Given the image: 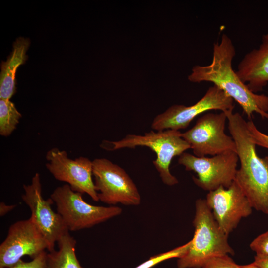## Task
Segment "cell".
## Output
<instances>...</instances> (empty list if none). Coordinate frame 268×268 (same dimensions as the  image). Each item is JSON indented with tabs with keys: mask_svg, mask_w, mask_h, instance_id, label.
<instances>
[{
	"mask_svg": "<svg viewBox=\"0 0 268 268\" xmlns=\"http://www.w3.org/2000/svg\"><path fill=\"white\" fill-rule=\"evenodd\" d=\"M205 200L219 227L227 236L243 218L251 214L253 209L235 181L228 188L221 186L209 192Z\"/></svg>",
	"mask_w": 268,
	"mask_h": 268,
	"instance_id": "obj_13",
	"label": "cell"
},
{
	"mask_svg": "<svg viewBox=\"0 0 268 268\" xmlns=\"http://www.w3.org/2000/svg\"><path fill=\"white\" fill-rule=\"evenodd\" d=\"M23 189L22 199L30 208V217L47 240L48 250L51 252L60 238L69 231L60 215L52 209V199H44L38 173L32 177L30 184L23 185Z\"/></svg>",
	"mask_w": 268,
	"mask_h": 268,
	"instance_id": "obj_12",
	"label": "cell"
},
{
	"mask_svg": "<svg viewBox=\"0 0 268 268\" xmlns=\"http://www.w3.org/2000/svg\"><path fill=\"white\" fill-rule=\"evenodd\" d=\"M253 262L259 268H268V258L255 256Z\"/></svg>",
	"mask_w": 268,
	"mask_h": 268,
	"instance_id": "obj_23",
	"label": "cell"
},
{
	"mask_svg": "<svg viewBox=\"0 0 268 268\" xmlns=\"http://www.w3.org/2000/svg\"><path fill=\"white\" fill-rule=\"evenodd\" d=\"M226 120L224 112L206 113L198 118L192 128L181 133V136L197 157L236 152L235 141L224 131Z\"/></svg>",
	"mask_w": 268,
	"mask_h": 268,
	"instance_id": "obj_8",
	"label": "cell"
},
{
	"mask_svg": "<svg viewBox=\"0 0 268 268\" xmlns=\"http://www.w3.org/2000/svg\"><path fill=\"white\" fill-rule=\"evenodd\" d=\"M235 54L231 39L223 34L220 40L213 45L211 63L194 66L188 80L213 83L239 104L249 120L254 113L268 120V96L253 92L239 77L232 66Z\"/></svg>",
	"mask_w": 268,
	"mask_h": 268,
	"instance_id": "obj_1",
	"label": "cell"
},
{
	"mask_svg": "<svg viewBox=\"0 0 268 268\" xmlns=\"http://www.w3.org/2000/svg\"><path fill=\"white\" fill-rule=\"evenodd\" d=\"M46 167L57 180L67 183L74 191L86 193L95 201H99L92 178V161L85 157L68 158L67 152L57 148L46 155Z\"/></svg>",
	"mask_w": 268,
	"mask_h": 268,
	"instance_id": "obj_10",
	"label": "cell"
},
{
	"mask_svg": "<svg viewBox=\"0 0 268 268\" xmlns=\"http://www.w3.org/2000/svg\"><path fill=\"white\" fill-rule=\"evenodd\" d=\"M94 184L99 200L111 206H137L141 196L124 169L104 158L92 161Z\"/></svg>",
	"mask_w": 268,
	"mask_h": 268,
	"instance_id": "obj_6",
	"label": "cell"
},
{
	"mask_svg": "<svg viewBox=\"0 0 268 268\" xmlns=\"http://www.w3.org/2000/svg\"><path fill=\"white\" fill-rule=\"evenodd\" d=\"M250 248L256 256L268 258V230L256 237L251 242Z\"/></svg>",
	"mask_w": 268,
	"mask_h": 268,
	"instance_id": "obj_19",
	"label": "cell"
},
{
	"mask_svg": "<svg viewBox=\"0 0 268 268\" xmlns=\"http://www.w3.org/2000/svg\"><path fill=\"white\" fill-rule=\"evenodd\" d=\"M16 205H7L3 202L0 203V216H3L12 210Z\"/></svg>",
	"mask_w": 268,
	"mask_h": 268,
	"instance_id": "obj_24",
	"label": "cell"
},
{
	"mask_svg": "<svg viewBox=\"0 0 268 268\" xmlns=\"http://www.w3.org/2000/svg\"><path fill=\"white\" fill-rule=\"evenodd\" d=\"M30 44L28 38L19 37L13 44L12 52L1 64L0 99L10 100L16 92V73L28 59L26 53Z\"/></svg>",
	"mask_w": 268,
	"mask_h": 268,
	"instance_id": "obj_15",
	"label": "cell"
},
{
	"mask_svg": "<svg viewBox=\"0 0 268 268\" xmlns=\"http://www.w3.org/2000/svg\"><path fill=\"white\" fill-rule=\"evenodd\" d=\"M48 249V243L31 217L12 224L0 245V268L11 267L24 256L32 259Z\"/></svg>",
	"mask_w": 268,
	"mask_h": 268,
	"instance_id": "obj_11",
	"label": "cell"
},
{
	"mask_svg": "<svg viewBox=\"0 0 268 268\" xmlns=\"http://www.w3.org/2000/svg\"><path fill=\"white\" fill-rule=\"evenodd\" d=\"M195 210L194 234L188 251L177 260L178 268H202L213 257L235 253L205 199L197 200Z\"/></svg>",
	"mask_w": 268,
	"mask_h": 268,
	"instance_id": "obj_3",
	"label": "cell"
},
{
	"mask_svg": "<svg viewBox=\"0 0 268 268\" xmlns=\"http://www.w3.org/2000/svg\"><path fill=\"white\" fill-rule=\"evenodd\" d=\"M50 198L68 231L90 228L118 216L122 212L117 206L93 205L84 201L82 194L74 191L67 184L57 187Z\"/></svg>",
	"mask_w": 268,
	"mask_h": 268,
	"instance_id": "obj_5",
	"label": "cell"
},
{
	"mask_svg": "<svg viewBox=\"0 0 268 268\" xmlns=\"http://www.w3.org/2000/svg\"><path fill=\"white\" fill-rule=\"evenodd\" d=\"M47 253L45 251L29 262L20 259L14 265L2 268H47Z\"/></svg>",
	"mask_w": 268,
	"mask_h": 268,
	"instance_id": "obj_21",
	"label": "cell"
},
{
	"mask_svg": "<svg viewBox=\"0 0 268 268\" xmlns=\"http://www.w3.org/2000/svg\"><path fill=\"white\" fill-rule=\"evenodd\" d=\"M224 112L240 163L234 181L253 208L268 216V156L260 157L249 135L247 122L238 112Z\"/></svg>",
	"mask_w": 268,
	"mask_h": 268,
	"instance_id": "obj_2",
	"label": "cell"
},
{
	"mask_svg": "<svg viewBox=\"0 0 268 268\" xmlns=\"http://www.w3.org/2000/svg\"><path fill=\"white\" fill-rule=\"evenodd\" d=\"M247 124L249 135L255 144L268 149V135L258 130L251 120L247 122Z\"/></svg>",
	"mask_w": 268,
	"mask_h": 268,
	"instance_id": "obj_22",
	"label": "cell"
},
{
	"mask_svg": "<svg viewBox=\"0 0 268 268\" xmlns=\"http://www.w3.org/2000/svg\"><path fill=\"white\" fill-rule=\"evenodd\" d=\"M21 113L10 100L0 99V134L7 137L16 129Z\"/></svg>",
	"mask_w": 268,
	"mask_h": 268,
	"instance_id": "obj_17",
	"label": "cell"
},
{
	"mask_svg": "<svg viewBox=\"0 0 268 268\" xmlns=\"http://www.w3.org/2000/svg\"><path fill=\"white\" fill-rule=\"evenodd\" d=\"M181 133L179 131L168 129L151 131L143 135L129 134L118 141H104L102 147L109 150L134 148L137 146L149 148L156 155L153 164L162 182L172 186L177 184L179 181L170 171L172 160L191 149L189 144L182 138Z\"/></svg>",
	"mask_w": 268,
	"mask_h": 268,
	"instance_id": "obj_4",
	"label": "cell"
},
{
	"mask_svg": "<svg viewBox=\"0 0 268 268\" xmlns=\"http://www.w3.org/2000/svg\"><path fill=\"white\" fill-rule=\"evenodd\" d=\"M190 244L191 240L171 250L153 256L134 268H152L166 260L173 258L178 259L187 253Z\"/></svg>",
	"mask_w": 268,
	"mask_h": 268,
	"instance_id": "obj_18",
	"label": "cell"
},
{
	"mask_svg": "<svg viewBox=\"0 0 268 268\" xmlns=\"http://www.w3.org/2000/svg\"><path fill=\"white\" fill-rule=\"evenodd\" d=\"M238 161L237 153L234 151L225 152L211 157H199L185 152L178 160L186 170L197 174V177H192L194 183L209 192L221 186L228 188L232 184Z\"/></svg>",
	"mask_w": 268,
	"mask_h": 268,
	"instance_id": "obj_7",
	"label": "cell"
},
{
	"mask_svg": "<svg viewBox=\"0 0 268 268\" xmlns=\"http://www.w3.org/2000/svg\"><path fill=\"white\" fill-rule=\"evenodd\" d=\"M240 268H259L253 262L249 264L241 265Z\"/></svg>",
	"mask_w": 268,
	"mask_h": 268,
	"instance_id": "obj_25",
	"label": "cell"
},
{
	"mask_svg": "<svg viewBox=\"0 0 268 268\" xmlns=\"http://www.w3.org/2000/svg\"><path fill=\"white\" fill-rule=\"evenodd\" d=\"M233 101L224 91L214 85L194 105H174L157 115L152 122L151 128L155 131L184 129L195 118L205 112L212 110L221 112L233 110Z\"/></svg>",
	"mask_w": 268,
	"mask_h": 268,
	"instance_id": "obj_9",
	"label": "cell"
},
{
	"mask_svg": "<svg viewBox=\"0 0 268 268\" xmlns=\"http://www.w3.org/2000/svg\"><path fill=\"white\" fill-rule=\"evenodd\" d=\"M228 255L219 256L213 257L208 260L202 268H240Z\"/></svg>",
	"mask_w": 268,
	"mask_h": 268,
	"instance_id": "obj_20",
	"label": "cell"
},
{
	"mask_svg": "<svg viewBox=\"0 0 268 268\" xmlns=\"http://www.w3.org/2000/svg\"><path fill=\"white\" fill-rule=\"evenodd\" d=\"M237 74L255 93L268 83V33L262 37L261 43L245 54L238 66Z\"/></svg>",
	"mask_w": 268,
	"mask_h": 268,
	"instance_id": "obj_14",
	"label": "cell"
},
{
	"mask_svg": "<svg viewBox=\"0 0 268 268\" xmlns=\"http://www.w3.org/2000/svg\"><path fill=\"white\" fill-rule=\"evenodd\" d=\"M57 243L58 250L47 253V268H83L75 254L76 241L69 231Z\"/></svg>",
	"mask_w": 268,
	"mask_h": 268,
	"instance_id": "obj_16",
	"label": "cell"
}]
</instances>
